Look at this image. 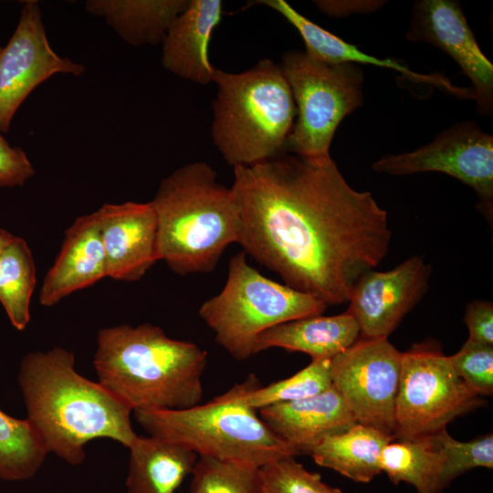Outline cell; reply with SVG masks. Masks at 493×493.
<instances>
[{"mask_svg":"<svg viewBox=\"0 0 493 493\" xmlns=\"http://www.w3.org/2000/svg\"><path fill=\"white\" fill-rule=\"evenodd\" d=\"M190 493H264L259 468L199 456L192 472Z\"/></svg>","mask_w":493,"mask_h":493,"instance_id":"obj_28","label":"cell"},{"mask_svg":"<svg viewBox=\"0 0 493 493\" xmlns=\"http://www.w3.org/2000/svg\"><path fill=\"white\" fill-rule=\"evenodd\" d=\"M319 9L330 16H343L352 13L372 12L381 7V1H314Z\"/></svg>","mask_w":493,"mask_h":493,"instance_id":"obj_34","label":"cell"},{"mask_svg":"<svg viewBox=\"0 0 493 493\" xmlns=\"http://www.w3.org/2000/svg\"><path fill=\"white\" fill-rule=\"evenodd\" d=\"M189 0H88L85 10L102 17L131 46L163 42L174 19Z\"/></svg>","mask_w":493,"mask_h":493,"instance_id":"obj_22","label":"cell"},{"mask_svg":"<svg viewBox=\"0 0 493 493\" xmlns=\"http://www.w3.org/2000/svg\"><path fill=\"white\" fill-rule=\"evenodd\" d=\"M267 5L280 14L299 32L306 47V53L329 64H367L395 70L416 82H426L458 97L472 99L469 89L459 88L439 74H421L390 58H378L361 51L356 46L313 23L284 0H260L254 2Z\"/></svg>","mask_w":493,"mask_h":493,"instance_id":"obj_19","label":"cell"},{"mask_svg":"<svg viewBox=\"0 0 493 493\" xmlns=\"http://www.w3.org/2000/svg\"><path fill=\"white\" fill-rule=\"evenodd\" d=\"M157 218L160 260L184 276L208 273L237 243L240 212L231 187L208 163H187L160 183L152 201Z\"/></svg>","mask_w":493,"mask_h":493,"instance_id":"obj_4","label":"cell"},{"mask_svg":"<svg viewBox=\"0 0 493 493\" xmlns=\"http://www.w3.org/2000/svg\"><path fill=\"white\" fill-rule=\"evenodd\" d=\"M261 386L254 374L204 404L181 410H134L150 435L179 444L197 456L260 467L299 451L280 438L249 407L246 395Z\"/></svg>","mask_w":493,"mask_h":493,"instance_id":"obj_6","label":"cell"},{"mask_svg":"<svg viewBox=\"0 0 493 493\" xmlns=\"http://www.w3.org/2000/svg\"><path fill=\"white\" fill-rule=\"evenodd\" d=\"M326 308L317 297L264 277L241 251L229 260L223 289L205 301L198 313L215 341L236 360L245 361L255 355L256 341L264 330L321 315Z\"/></svg>","mask_w":493,"mask_h":493,"instance_id":"obj_7","label":"cell"},{"mask_svg":"<svg viewBox=\"0 0 493 493\" xmlns=\"http://www.w3.org/2000/svg\"><path fill=\"white\" fill-rule=\"evenodd\" d=\"M331 387L330 359H314L294 375L249 392L245 402L254 410H259L306 399Z\"/></svg>","mask_w":493,"mask_h":493,"instance_id":"obj_27","label":"cell"},{"mask_svg":"<svg viewBox=\"0 0 493 493\" xmlns=\"http://www.w3.org/2000/svg\"><path fill=\"white\" fill-rule=\"evenodd\" d=\"M259 414L275 434L300 454H309L327 436L357 424L333 387L306 399L261 408Z\"/></svg>","mask_w":493,"mask_h":493,"instance_id":"obj_18","label":"cell"},{"mask_svg":"<svg viewBox=\"0 0 493 493\" xmlns=\"http://www.w3.org/2000/svg\"><path fill=\"white\" fill-rule=\"evenodd\" d=\"M36 265L32 252L21 237L0 254V302L17 330L30 320V300L36 286Z\"/></svg>","mask_w":493,"mask_h":493,"instance_id":"obj_25","label":"cell"},{"mask_svg":"<svg viewBox=\"0 0 493 493\" xmlns=\"http://www.w3.org/2000/svg\"><path fill=\"white\" fill-rule=\"evenodd\" d=\"M432 267L413 256L388 271L369 270L354 284L346 310L360 337L388 338L426 292Z\"/></svg>","mask_w":493,"mask_h":493,"instance_id":"obj_14","label":"cell"},{"mask_svg":"<svg viewBox=\"0 0 493 493\" xmlns=\"http://www.w3.org/2000/svg\"><path fill=\"white\" fill-rule=\"evenodd\" d=\"M279 66L297 114L285 152L329 156L339 124L362 104V70L356 64H329L295 50L285 53Z\"/></svg>","mask_w":493,"mask_h":493,"instance_id":"obj_8","label":"cell"},{"mask_svg":"<svg viewBox=\"0 0 493 493\" xmlns=\"http://www.w3.org/2000/svg\"><path fill=\"white\" fill-rule=\"evenodd\" d=\"M213 82L211 134L229 165L250 166L285 152L296 106L279 65L266 58L240 73L216 68Z\"/></svg>","mask_w":493,"mask_h":493,"instance_id":"obj_5","label":"cell"},{"mask_svg":"<svg viewBox=\"0 0 493 493\" xmlns=\"http://www.w3.org/2000/svg\"><path fill=\"white\" fill-rule=\"evenodd\" d=\"M444 462L431 436L387 444L380 456V468L393 484L405 482L417 493H442L439 477Z\"/></svg>","mask_w":493,"mask_h":493,"instance_id":"obj_24","label":"cell"},{"mask_svg":"<svg viewBox=\"0 0 493 493\" xmlns=\"http://www.w3.org/2000/svg\"><path fill=\"white\" fill-rule=\"evenodd\" d=\"M85 67L60 57L51 47L37 1H25L17 26L0 46V131L7 132L28 95L57 73L79 76Z\"/></svg>","mask_w":493,"mask_h":493,"instance_id":"obj_12","label":"cell"},{"mask_svg":"<svg viewBox=\"0 0 493 493\" xmlns=\"http://www.w3.org/2000/svg\"><path fill=\"white\" fill-rule=\"evenodd\" d=\"M15 236L5 229H0V254L13 241Z\"/></svg>","mask_w":493,"mask_h":493,"instance_id":"obj_35","label":"cell"},{"mask_svg":"<svg viewBox=\"0 0 493 493\" xmlns=\"http://www.w3.org/2000/svg\"><path fill=\"white\" fill-rule=\"evenodd\" d=\"M47 455L26 419L0 410V478L17 481L32 477Z\"/></svg>","mask_w":493,"mask_h":493,"instance_id":"obj_26","label":"cell"},{"mask_svg":"<svg viewBox=\"0 0 493 493\" xmlns=\"http://www.w3.org/2000/svg\"><path fill=\"white\" fill-rule=\"evenodd\" d=\"M402 358L403 352L388 338L359 337L330 359L332 387L356 423L376 427L394 437Z\"/></svg>","mask_w":493,"mask_h":493,"instance_id":"obj_10","label":"cell"},{"mask_svg":"<svg viewBox=\"0 0 493 493\" xmlns=\"http://www.w3.org/2000/svg\"><path fill=\"white\" fill-rule=\"evenodd\" d=\"M231 188L243 251L327 307L348 303L359 278L389 251L387 212L353 189L330 155L284 152L234 167Z\"/></svg>","mask_w":493,"mask_h":493,"instance_id":"obj_1","label":"cell"},{"mask_svg":"<svg viewBox=\"0 0 493 493\" xmlns=\"http://www.w3.org/2000/svg\"><path fill=\"white\" fill-rule=\"evenodd\" d=\"M394 439L376 427L355 424L341 433L327 436L309 454L318 465L356 482L368 483L382 472V451Z\"/></svg>","mask_w":493,"mask_h":493,"instance_id":"obj_23","label":"cell"},{"mask_svg":"<svg viewBox=\"0 0 493 493\" xmlns=\"http://www.w3.org/2000/svg\"><path fill=\"white\" fill-rule=\"evenodd\" d=\"M107 277L96 213L79 216L65 232L61 249L46 274L39 303L51 307L68 295Z\"/></svg>","mask_w":493,"mask_h":493,"instance_id":"obj_16","label":"cell"},{"mask_svg":"<svg viewBox=\"0 0 493 493\" xmlns=\"http://www.w3.org/2000/svg\"><path fill=\"white\" fill-rule=\"evenodd\" d=\"M406 39L431 44L449 55L470 79L478 113L492 116L493 65L481 51L458 2L415 1Z\"/></svg>","mask_w":493,"mask_h":493,"instance_id":"obj_13","label":"cell"},{"mask_svg":"<svg viewBox=\"0 0 493 493\" xmlns=\"http://www.w3.org/2000/svg\"><path fill=\"white\" fill-rule=\"evenodd\" d=\"M0 131V187L23 186L35 174L26 153L13 147Z\"/></svg>","mask_w":493,"mask_h":493,"instance_id":"obj_32","label":"cell"},{"mask_svg":"<svg viewBox=\"0 0 493 493\" xmlns=\"http://www.w3.org/2000/svg\"><path fill=\"white\" fill-rule=\"evenodd\" d=\"M464 321L468 328V340L493 345V304L473 300L467 303Z\"/></svg>","mask_w":493,"mask_h":493,"instance_id":"obj_33","label":"cell"},{"mask_svg":"<svg viewBox=\"0 0 493 493\" xmlns=\"http://www.w3.org/2000/svg\"><path fill=\"white\" fill-rule=\"evenodd\" d=\"M107 277L140 280L160 261L157 218L151 202L104 204L96 212Z\"/></svg>","mask_w":493,"mask_h":493,"instance_id":"obj_15","label":"cell"},{"mask_svg":"<svg viewBox=\"0 0 493 493\" xmlns=\"http://www.w3.org/2000/svg\"><path fill=\"white\" fill-rule=\"evenodd\" d=\"M360 337L353 317L345 311L335 316H309L280 323L259 334L255 354L270 348L300 351L314 359H331Z\"/></svg>","mask_w":493,"mask_h":493,"instance_id":"obj_20","label":"cell"},{"mask_svg":"<svg viewBox=\"0 0 493 493\" xmlns=\"http://www.w3.org/2000/svg\"><path fill=\"white\" fill-rule=\"evenodd\" d=\"M372 168L390 175L449 174L475 191L479 210L492 222L493 137L473 121L455 124L413 152L383 156Z\"/></svg>","mask_w":493,"mask_h":493,"instance_id":"obj_11","label":"cell"},{"mask_svg":"<svg viewBox=\"0 0 493 493\" xmlns=\"http://www.w3.org/2000/svg\"><path fill=\"white\" fill-rule=\"evenodd\" d=\"M441 450L444 462L439 477L441 491L458 476L475 467H493V436L487 435L469 442L454 439L446 429L431 435Z\"/></svg>","mask_w":493,"mask_h":493,"instance_id":"obj_29","label":"cell"},{"mask_svg":"<svg viewBox=\"0 0 493 493\" xmlns=\"http://www.w3.org/2000/svg\"><path fill=\"white\" fill-rule=\"evenodd\" d=\"M223 15L220 0H189L174 19L163 40V67L192 82L207 85L216 70L209 60L208 48L214 29Z\"/></svg>","mask_w":493,"mask_h":493,"instance_id":"obj_17","label":"cell"},{"mask_svg":"<svg viewBox=\"0 0 493 493\" xmlns=\"http://www.w3.org/2000/svg\"><path fill=\"white\" fill-rule=\"evenodd\" d=\"M264 493H342L321 479L318 473L307 470L295 460L285 456L259 467Z\"/></svg>","mask_w":493,"mask_h":493,"instance_id":"obj_30","label":"cell"},{"mask_svg":"<svg viewBox=\"0 0 493 493\" xmlns=\"http://www.w3.org/2000/svg\"><path fill=\"white\" fill-rule=\"evenodd\" d=\"M480 395L455 372L449 357L429 343L403 352L395 400V437L434 435L446 425L481 404Z\"/></svg>","mask_w":493,"mask_h":493,"instance_id":"obj_9","label":"cell"},{"mask_svg":"<svg viewBox=\"0 0 493 493\" xmlns=\"http://www.w3.org/2000/svg\"><path fill=\"white\" fill-rule=\"evenodd\" d=\"M129 449L127 493H174L198 458L179 444L150 435H138Z\"/></svg>","mask_w":493,"mask_h":493,"instance_id":"obj_21","label":"cell"},{"mask_svg":"<svg viewBox=\"0 0 493 493\" xmlns=\"http://www.w3.org/2000/svg\"><path fill=\"white\" fill-rule=\"evenodd\" d=\"M456 374L478 395L493 393V345L467 339L462 348L448 356Z\"/></svg>","mask_w":493,"mask_h":493,"instance_id":"obj_31","label":"cell"},{"mask_svg":"<svg viewBox=\"0 0 493 493\" xmlns=\"http://www.w3.org/2000/svg\"><path fill=\"white\" fill-rule=\"evenodd\" d=\"M207 353L150 323L102 328L93 364L98 382L134 410H181L199 404Z\"/></svg>","mask_w":493,"mask_h":493,"instance_id":"obj_3","label":"cell"},{"mask_svg":"<svg viewBox=\"0 0 493 493\" xmlns=\"http://www.w3.org/2000/svg\"><path fill=\"white\" fill-rule=\"evenodd\" d=\"M18 383L26 419L44 448L72 466L84 462L90 440L110 438L129 448L138 436L132 409L99 382L79 374L74 353L65 348L24 356Z\"/></svg>","mask_w":493,"mask_h":493,"instance_id":"obj_2","label":"cell"}]
</instances>
